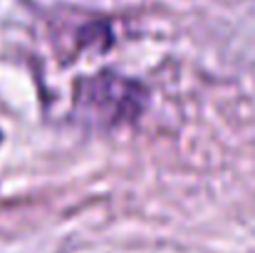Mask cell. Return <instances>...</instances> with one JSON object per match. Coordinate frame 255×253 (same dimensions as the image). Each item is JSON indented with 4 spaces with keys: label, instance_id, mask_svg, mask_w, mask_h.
<instances>
[{
    "label": "cell",
    "instance_id": "obj_1",
    "mask_svg": "<svg viewBox=\"0 0 255 253\" xmlns=\"http://www.w3.org/2000/svg\"><path fill=\"white\" fill-rule=\"evenodd\" d=\"M144 87L131 80H124L114 72H99L77 84V109L87 119L112 127L127 119H134L144 107Z\"/></svg>",
    "mask_w": 255,
    "mask_h": 253
}]
</instances>
